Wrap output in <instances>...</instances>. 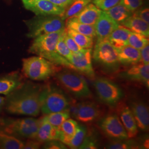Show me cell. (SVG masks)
<instances>
[{
    "instance_id": "obj_14",
    "label": "cell",
    "mask_w": 149,
    "mask_h": 149,
    "mask_svg": "<svg viewBox=\"0 0 149 149\" xmlns=\"http://www.w3.org/2000/svg\"><path fill=\"white\" fill-rule=\"evenodd\" d=\"M116 106L118 116L127 132L128 139L134 138L138 133V128L130 108L124 102H119Z\"/></svg>"
},
{
    "instance_id": "obj_34",
    "label": "cell",
    "mask_w": 149,
    "mask_h": 149,
    "mask_svg": "<svg viewBox=\"0 0 149 149\" xmlns=\"http://www.w3.org/2000/svg\"><path fill=\"white\" fill-rule=\"evenodd\" d=\"M66 33V31L64 34L60 38L56 45V50L58 53L64 57V58L68 60L69 61L72 57V53L71 52L64 41V37Z\"/></svg>"
},
{
    "instance_id": "obj_39",
    "label": "cell",
    "mask_w": 149,
    "mask_h": 149,
    "mask_svg": "<svg viewBox=\"0 0 149 149\" xmlns=\"http://www.w3.org/2000/svg\"><path fill=\"white\" fill-rule=\"evenodd\" d=\"M43 149H66L67 146L59 140H54L44 143Z\"/></svg>"
},
{
    "instance_id": "obj_2",
    "label": "cell",
    "mask_w": 149,
    "mask_h": 149,
    "mask_svg": "<svg viewBox=\"0 0 149 149\" xmlns=\"http://www.w3.org/2000/svg\"><path fill=\"white\" fill-rule=\"evenodd\" d=\"M66 31L65 28L58 32L45 34L34 38L28 49L29 52L43 57L56 66H62L75 71L73 65L56 50L58 41Z\"/></svg>"
},
{
    "instance_id": "obj_43",
    "label": "cell",
    "mask_w": 149,
    "mask_h": 149,
    "mask_svg": "<svg viewBox=\"0 0 149 149\" xmlns=\"http://www.w3.org/2000/svg\"><path fill=\"white\" fill-rule=\"evenodd\" d=\"M41 142L36 139H29L24 143L23 149H38L40 148L42 146Z\"/></svg>"
},
{
    "instance_id": "obj_8",
    "label": "cell",
    "mask_w": 149,
    "mask_h": 149,
    "mask_svg": "<svg viewBox=\"0 0 149 149\" xmlns=\"http://www.w3.org/2000/svg\"><path fill=\"white\" fill-rule=\"evenodd\" d=\"M55 76L64 88L77 98H89L92 94L85 79L81 75L69 70L56 73Z\"/></svg>"
},
{
    "instance_id": "obj_27",
    "label": "cell",
    "mask_w": 149,
    "mask_h": 149,
    "mask_svg": "<svg viewBox=\"0 0 149 149\" xmlns=\"http://www.w3.org/2000/svg\"><path fill=\"white\" fill-rule=\"evenodd\" d=\"M24 142L16 136L0 131V148L3 149H23Z\"/></svg>"
},
{
    "instance_id": "obj_28",
    "label": "cell",
    "mask_w": 149,
    "mask_h": 149,
    "mask_svg": "<svg viewBox=\"0 0 149 149\" xmlns=\"http://www.w3.org/2000/svg\"><path fill=\"white\" fill-rule=\"evenodd\" d=\"M113 140L107 144L105 149H144L143 145L134 140Z\"/></svg>"
},
{
    "instance_id": "obj_17",
    "label": "cell",
    "mask_w": 149,
    "mask_h": 149,
    "mask_svg": "<svg viewBox=\"0 0 149 149\" xmlns=\"http://www.w3.org/2000/svg\"><path fill=\"white\" fill-rule=\"evenodd\" d=\"M120 24L103 11L95 24L97 39H106Z\"/></svg>"
},
{
    "instance_id": "obj_5",
    "label": "cell",
    "mask_w": 149,
    "mask_h": 149,
    "mask_svg": "<svg viewBox=\"0 0 149 149\" xmlns=\"http://www.w3.org/2000/svg\"><path fill=\"white\" fill-rule=\"evenodd\" d=\"M71 99L63 91L53 85L44 86L40 112L44 115L68 111Z\"/></svg>"
},
{
    "instance_id": "obj_25",
    "label": "cell",
    "mask_w": 149,
    "mask_h": 149,
    "mask_svg": "<svg viewBox=\"0 0 149 149\" xmlns=\"http://www.w3.org/2000/svg\"><path fill=\"white\" fill-rule=\"evenodd\" d=\"M65 28L66 29H72L76 32L93 38L96 37V31L94 26L81 23L74 19L73 17H71L68 19L66 23H65Z\"/></svg>"
},
{
    "instance_id": "obj_37",
    "label": "cell",
    "mask_w": 149,
    "mask_h": 149,
    "mask_svg": "<svg viewBox=\"0 0 149 149\" xmlns=\"http://www.w3.org/2000/svg\"><path fill=\"white\" fill-rule=\"evenodd\" d=\"M143 2V0H120L119 2L133 13L141 6Z\"/></svg>"
},
{
    "instance_id": "obj_11",
    "label": "cell",
    "mask_w": 149,
    "mask_h": 149,
    "mask_svg": "<svg viewBox=\"0 0 149 149\" xmlns=\"http://www.w3.org/2000/svg\"><path fill=\"white\" fill-rule=\"evenodd\" d=\"M24 7L36 16H58L63 15L65 9L48 0H22Z\"/></svg>"
},
{
    "instance_id": "obj_42",
    "label": "cell",
    "mask_w": 149,
    "mask_h": 149,
    "mask_svg": "<svg viewBox=\"0 0 149 149\" xmlns=\"http://www.w3.org/2000/svg\"><path fill=\"white\" fill-rule=\"evenodd\" d=\"M80 103H77L75 100H72L70 104L69 107L68 109V111L69 112L70 117L75 119L77 116V112L79 111Z\"/></svg>"
},
{
    "instance_id": "obj_35",
    "label": "cell",
    "mask_w": 149,
    "mask_h": 149,
    "mask_svg": "<svg viewBox=\"0 0 149 149\" xmlns=\"http://www.w3.org/2000/svg\"><path fill=\"white\" fill-rule=\"evenodd\" d=\"M98 148V141L96 136L93 134H87L86 135L82 143L80 145V149H96Z\"/></svg>"
},
{
    "instance_id": "obj_10",
    "label": "cell",
    "mask_w": 149,
    "mask_h": 149,
    "mask_svg": "<svg viewBox=\"0 0 149 149\" xmlns=\"http://www.w3.org/2000/svg\"><path fill=\"white\" fill-rule=\"evenodd\" d=\"M98 126L107 136L112 140L128 139L127 132L117 113H111L101 118Z\"/></svg>"
},
{
    "instance_id": "obj_41",
    "label": "cell",
    "mask_w": 149,
    "mask_h": 149,
    "mask_svg": "<svg viewBox=\"0 0 149 149\" xmlns=\"http://www.w3.org/2000/svg\"><path fill=\"white\" fill-rule=\"evenodd\" d=\"M140 62L145 65H149V45L148 44L140 50Z\"/></svg>"
},
{
    "instance_id": "obj_29",
    "label": "cell",
    "mask_w": 149,
    "mask_h": 149,
    "mask_svg": "<svg viewBox=\"0 0 149 149\" xmlns=\"http://www.w3.org/2000/svg\"><path fill=\"white\" fill-rule=\"evenodd\" d=\"M92 0H74L72 3L65 10V11L60 17L64 21L72 17L82 11L86 6L88 5Z\"/></svg>"
},
{
    "instance_id": "obj_20",
    "label": "cell",
    "mask_w": 149,
    "mask_h": 149,
    "mask_svg": "<svg viewBox=\"0 0 149 149\" xmlns=\"http://www.w3.org/2000/svg\"><path fill=\"white\" fill-rule=\"evenodd\" d=\"M102 11L93 3H90L82 11L72 17L81 23L95 26Z\"/></svg>"
},
{
    "instance_id": "obj_15",
    "label": "cell",
    "mask_w": 149,
    "mask_h": 149,
    "mask_svg": "<svg viewBox=\"0 0 149 149\" xmlns=\"http://www.w3.org/2000/svg\"><path fill=\"white\" fill-rule=\"evenodd\" d=\"M129 107L133 113L138 128L143 132L149 129V108L144 102L133 100L130 102Z\"/></svg>"
},
{
    "instance_id": "obj_16",
    "label": "cell",
    "mask_w": 149,
    "mask_h": 149,
    "mask_svg": "<svg viewBox=\"0 0 149 149\" xmlns=\"http://www.w3.org/2000/svg\"><path fill=\"white\" fill-rule=\"evenodd\" d=\"M101 114L99 106L91 101L80 102L79 111L75 119L84 123H89L98 120Z\"/></svg>"
},
{
    "instance_id": "obj_38",
    "label": "cell",
    "mask_w": 149,
    "mask_h": 149,
    "mask_svg": "<svg viewBox=\"0 0 149 149\" xmlns=\"http://www.w3.org/2000/svg\"><path fill=\"white\" fill-rule=\"evenodd\" d=\"M64 41L67 47L72 53H76L83 49L77 44V43L74 42V40L72 38L68 35L67 32L64 37Z\"/></svg>"
},
{
    "instance_id": "obj_36",
    "label": "cell",
    "mask_w": 149,
    "mask_h": 149,
    "mask_svg": "<svg viewBox=\"0 0 149 149\" xmlns=\"http://www.w3.org/2000/svg\"><path fill=\"white\" fill-rule=\"evenodd\" d=\"M120 0H92V2L102 11H106L117 5Z\"/></svg>"
},
{
    "instance_id": "obj_44",
    "label": "cell",
    "mask_w": 149,
    "mask_h": 149,
    "mask_svg": "<svg viewBox=\"0 0 149 149\" xmlns=\"http://www.w3.org/2000/svg\"><path fill=\"white\" fill-rule=\"evenodd\" d=\"M54 4L64 8L65 10L69 6L74 0H48Z\"/></svg>"
},
{
    "instance_id": "obj_23",
    "label": "cell",
    "mask_w": 149,
    "mask_h": 149,
    "mask_svg": "<svg viewBox=\"0 0 149 149\" xmlns=\"http://www.w3.org/2000/svg\"><path fill=\"white\" fill-rule=\"evenodd\" d=\"M131 32L129 29L120 24L111 33L108 40L115 48L119 49L128 45V38Z\"/></svg>"
},
{
    "instance_id": "obj_1",
    "label": "cell",
    "mask_w": 149,
    "mask_h": 149,
    "mask_svg": "<svg viewBox=\"0 0 149 149\" xmlns=\"http://www.w3.org/2000/svg\"><path fill=\"white\" fill-rule=\"evenodd\" d=\"M43 88L30 81L24 82L6 97V110L11 114L38 116L40 113Z\"/></svg>"
},
{
    "instance_id": "obj_31",
    "label": "cell",
    "mask_w": 149,
    "mask_h": 149,
    "mask_svg": "<svg viewBox=\"0 0 149 149\" xmlns=\"http://www.w3.org/2000/svg\"><path fill=\"white\" fill-rule=\"evenodd\" d=\"M87 133V131L85 126L78 123L76 132L68 145V146L71 149H79L80 145L82 143Z\"/></svg>"
},
{
    "instance_id": "obj_4",
    "label": "cell",
    "mask_w": 149,
    "mask_h": 149,
    "mask_svg": "<svg viewBox=\"0 0 149 149\" xmlns=\"http://www.w3.org/2000/svg\"><path fill=\"white\" fill-rule=\"evenodd\" d=\"M93 60L107 72H114L119 69L120 63L117 49L106 39H97L93 52Z\"/></svg>"
},
{
    "instance_id": "obj_13",
    "label": "cell",
    "mask_w": 149,
    "mask_h": 149,
    "mask_svg": "<svg viewBox=\"0 0 149 149\" xmlns=\"http://www.w3.org/2000/svg\"><path fill=\"white\" fill-rule=\"evenodd\" d=\"M119 77L124 80L139 82L149 87V65L139 62L133 65L131 68L119 74Z\"/></svg>"
},
{
    "instance_id": "obj_21",
    "label": "cell",
    "mask_w": 149,
    "mask_h": 149,
    "mask_svg": "<svg viewBox=\"0 0 149 149\" xmlns=\"http://www.w3.org/2000/svg\"><path fill=\"white\" fill-rule=\"evenodd\" d=\"M118 58L120 64L133 65L140 62V52L133 47L127 45L117 49Z\"/></svg>"
},
{
    "instance_id": "obj_9",
    "label": "cell",
    "mask_w": 149,
    "mask_h": 149,
    "mask_svg": "<svg viewBox=\"0 0 149 149\" xmlns=\"http://www.w3.org/2000/svg\"><path fill=\"white\" fill-rule=\"evenodd\" d=\"M93 86L99 99L110 106H115L122 99V89L111 80L98 77L95 80Z\"/></svg>"
},
{
    "instance_id": "obj_3",
    "label": "cell",
    "mask_w": 149,
    "mask_h": 149,
    "mask_svg": "<svg viewBox=\"0 0 149 149\" xmlns=\"http://www.w3.org/2000/svg\"><path fill=\"white\" fill-rule=\"evenodd\" d=\"M22 71L31 80L44 81L56 74L57 68L48 60L37 55L23 59Z\"/></svg>"
},
{
    "instance_id": "obj_12",
    "label": "cell",
    "mask_w": 149,
    "mask_h": 149,
    "mask_svg": "<svg viewBox=\"0 0 149 149\" xmlns=\"http://www.w3.org/2000/svg\"><path fill=\"white\" fill-rule=\"evenodd\" d=\"M75 71H79L91 79H93L95 73L92 65V49H83L76 53H72L69 61Z\"/></svg>"
},
{
    "instance_id": "obj_33",
    "label": "cell",
    "mask_w": 149,
    "mask_h": 149,
    "mask_svg": "<svg viewBox=\"0 0 149 149\" xmlns=\"http://www.w3.org/2000/svg\"><path fill=\"white\" fill-rule=\"evenodd\" d=\"M128 45L140 50L149 44V38L142 34L135 32H131L128 40Z\"/></svg>"
},
{
    "instance_id": "obj_30",
    "label": "cell",
    "mask_w": 149,
    "mask_h": 149,
    "mask_svg": "<svg viewBox=\"0 0 149 149\" xmlns=\"http://www.w3.org/2000/svg\"><path fill=\"white\" fill-rule=\"evenodd\" d=\"M68 35L72 38L77 44L82 49H92L93 38L76 32L72 29H66Z\"/></svg>"
},
{
    "instance_id": "obj_22",
    "label": "cell",
    "mask_w": 149,
    "mask_h": 149,
    "mask_svg": "<svg viewBox=\"0 0 149 149\" xmlns=\"http://www.w3.org/2000/svg\"><path fill=\"white\" fill-rule=\"evenodd\" d=\"M130 31L142 34L146 37L149 36V24L136 16L132 15L120 24Z\"/></svg>"
},
{
    "instance_id": "obj_45",
    "label": "cell",
    "mask_w": 149,
    "mask_h": 149,
    "mask_svg": "<svg viewBox=\"0 0 149 149\" xmlns=\"http://www.w3.org/2000/svg\"><path fill=\"white\" fill-rule=\"evenodd\" d=\"M6 98L0 96V113L2 112V109L5 108V105Z\"/></svg>"
},
{
    "instance_id": "obj_7",
    "label": "cell",
    "mask_w": 149,
    "mask_h": 149,
    "mask_svg": "<svg viewBox=\"0 0 149 149\" xmlns=\"http://www.w3.org/2000/svg\"><path fill=\"white\" fill-rule=\"evenodd\" d=\"M40 119L27 117L20 119H5L1 125L6 133L28 139H34L37 134Z\"/></svg>"
},
{
    "instance_id": "obj_24",
    "label": "cell",
    "mask_w": 149,
    "mask_h": 149,
    "mask_svg": "<svg viewBox=\"0 0 149 149\" xmlns=\"http://www.w3.org/2000/svg\"><path fill=\"white\" fill-rule=\"evenodd\" d=\"M77 125L78 123L74 119L69 118L65 120L59 129V140L68 146L76 132Z\"/></svg>"
},
{
    "instance_id": "obj_26",
    "label": "cell",
    "mask_w": 149,
    "mask_h": 149,
    "mask_svg": "<svg viewBox=\"0 0 149 149\" xmlns=\"http://www.w3.org/2000/svg\"><path fill=\"white\" fill-rule=\"evenodd\" d=\"M103 11L119 24L133 15L132 12L120 2L109 10Z\"/></svg>"
},
{
    "instance_id": "obj_19",
    "label": "cell",
    "mask_w": 149,
    "mask_h": 149,
    "mask_svg": "<svg viewBox=\"0 0 149 149\" xmlns=\"http://www.w3.org/2000/svg\"><path fill=\"white\" fill-rule=\"evenodd\" d=\"M59 129L53 126L44 116L40 118L37 134L34 139L44 143L50 140H59Z\"/></svg>"
},
{
    "instance_id": "obj_18",
    "label": "cell",
    "mask_w": 149,
    "mask_h": 149,
    "mask_svg": "<svg viewBox=\"0 0 149 149\" xmlns=\"http://www.w3.org/2000/svg\"><path fill=\"white\" fill-rule=\"evenodd\" d=\"M24 82L18 72H12L0 77V94L7 96Z\"/></svg>"
},
{
    "instance_id": "obj_32",
    "label": "cell",
    "mask_w": 149,
    "mask_h": 149,
    "mask_svg": "<svg viewBox=\"0 0 149 149\" xmlns=\"http://www.w3.org/2000/svg\"><path fill=\"white\" fill-rule=\"evenodd\" d=\"M48 122L54 127L59 129L61 125L65 120L70 118L69 113L68 111L50 113L44 116Z\"/></svg>"
},
{
    "instance_id": "obj_40",
    "label": "cell",
    "mask_w": 149,
    "mask_h": 149,
    "mask_svg": "<svg viewBox=\"0 0 149 149\" xmlns=\"http://www.w3.org/2000/svg\"><path fill=\"white\" fill-rule=\"evenodd\" d=\"M133 15L138 17L149 24V10L148 7L140 10H136L133 13Z\"/></svg>"
},
{
    "instance_id": "obj_6",
    "label": "cell",
    "mask_w": 149,
    "mask_h": 149,
    "mask_svg": "<svg viewBox=\"0 0 149 149\" xmlns=\"http://www.w3.org/2000/svg\"><path fill=\"white\" fill-rule=\"evenodd\" d=\"M27 37L35 38L41 35L58 32L65 28V23L58 16H36L25 21Z\"/></svg>"
}]
</instances>
